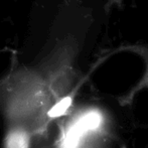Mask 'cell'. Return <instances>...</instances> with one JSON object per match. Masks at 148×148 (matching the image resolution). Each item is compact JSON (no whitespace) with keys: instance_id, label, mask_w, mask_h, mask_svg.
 Instances as JSON below:
<instances>
[{"instance_id":"3957f363","label":"cell","mask_w":148,"mask_h":148,"mask_svg":"<svg viewBox=\"0 0 148 148\" xmlns=\"http://www.w3.org/2000/svg\"><path fill=\"white\" fill-rule=\"evenodd\" d=\"M72 101H73V99H72V97H70V96L62 99L60 102H58V103L49 110V117H53V118L62 116V114L66 113V111L69 109V107H70L71 104H72Z\"/></svg>"},{"instance_id":"6da1fadb","label":"cell","mask_w":148,"mask_h":148,"mask_svg":"<svg viewBox=\"0 0 148 148\" xmlns=\"http://www.w3.org/2000/svg\"><path fill=\"white\" fill-rule=\"evenodd\" d=\"M29 138L22 130H13L5 139V148H28Z\"/></svg>"},{"instance_id":"7a4b0ae2","label":"cell","mask_w":148,"mask_h":148,"mask_svg":"<svg viewBox=\"0 0 148 148\" xmlns=\"http://www.w3.org/2000/svg\"><path fill=\"white\" fill-rule=\"evenodd\" d=\"M100 124V116L97 113H90L85 115L84 117L80 119L78 123L76 124V128L80 131L81 133L91 129H95L99 126Z\"/></svg>"},{"instance_id":"5b68a950","label":"cell","mask_w":148,"mask_h":148,"mask_svg":"<svg viewBox=\"0 0 148 148\" xmlns=\"http://www.w3.org/2000/svg\"><path fill=\"white\" fill-rule=\"evenodd\" d=\"M121 1H122V0H109V5H111V4H115V3L120 4Z\"/></svg>"},{"instance_id":"277c9868","label":"cell","mask_w":148,"mask_h":148,"mask_svg":"<svg viewBox=\"0 0 148 148\" xmlns=\"http://www.w3.org/2000/svg\"><path fill=\"white\" fill-rule=\"evenodd\" d=\"M137 53H140L142 57L145 58L146 60V64H147V70H146V76L144 78V83L148 86V49H144V47H137V49H136Z\"/></svg>"}]
</instances>
